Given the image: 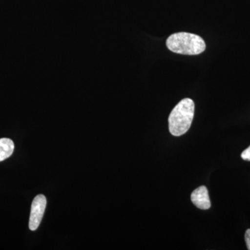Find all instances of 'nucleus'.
<instances>
[{
    "label": "nucleus",
    "instance_id": "nucleus-7",
    "mask_svg": "<svg viewBox=\"0 0 250 250\" xmlns=\"http://www.w3.org/2000/svg\"><path fill=\"white\" fill-rule=\"evenodd\" d=\"M245 239H246L247 248L250 250V229H248L245 235Z\"/></svg>",
    "mask_w": 250,
    "mask_h": 250
},
{
    "label": "nucleus",
    "instance_id": "nucleus-4",
    "mask_svg": "<svg viewBox=\"0 0 250 250\" xmlns=\"http://www.w3.org/2000/svg\"><path fill=\"white\" fill-rule=\"evenodd\" d=\"M190 199L193 205L200 209H208L211 206L208 190L205 186H202L195 189L192 192Z\"/></svg>",
    "mask_w": 250,
    "mask_h": 250
},
{
    "label": "nucleus",
    "instance_id": "nucleus-1",
    "mask_svg": "<svg viewBox=\"0 0 250 250\" xmlns=\"http://www.w3.org/2000/svg\"><path fill=\"white\" fill-rule=\"evenodd\" d=\"M195 114V104L191 99L179 102L171 112L168 118L169 130L174 136H180L188 131Z\"/></svg>",
    "mask_w": 250,
    "mask_h": 250
},
{
    "label": "nucleus",
    "instance_id": "nucleus-5",
    "mask_svg": "<svg viewBox=\"0 0 250 250\" xmlns=\"http://www.w3.org/2000/svg\"><path fill=\"white\" fill-rule=\"evenodd\" d=\"M14 148L12 140L6 138L0 139V162L12 155Z\"/></svg>",
    "mask_w": 250,
    "mask_h": 250
},
{
    "label": "nucleus",
    "instance_id": "nucleus-2",
    "mask_svg": "<svg viewBox=\"0 0 250 250\" xmlns=\"http://www.w3.org/2000/svg\"><path fill=\"white\" fill-rule=\"evenodd\" d=\"M166 45L171 52L184 55H197L206 49V43L202 37L187 32L172 34L167 38Z\"/></svg>",
    "mask_w": 250,
    "mask_h": 250
},
{
    "label": "nucleus",
    "instance_id": "nucleus-6",
    "mask_svg": "<svg viewBox=\"0 0 250 250\" xmlns=\"http://www.w3.org/2000/svg\"><path fill=\"white\" fill-rule=\"evenodd\" d=\"M241 158L243 160L250 161V146L243 151L241 154Z\"/></svg>",
    "mask_w": 250,
    "mask_h": 250
},
{
    "label": "nucleus",
    "instance_id": "nucleus-3",
    "mask_svg": "<svg viewBox=\"0 0 250 250\" xmlns=\"http://www.w3.org/2000/svg\"><path fill=\"white\" fill-rule=\"evenodd\" d=\"M46 205H47V200L43 195H37L33 200L29 223V229L31 231H35L39 228L43 218Z\"/></svg>",
    "mask_w": 250,
    "mask_h": 250
}]
</instances>
